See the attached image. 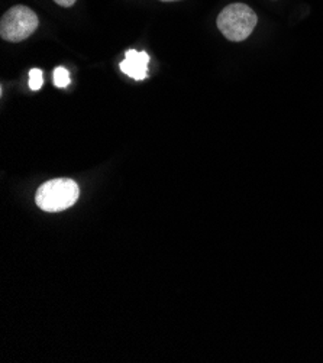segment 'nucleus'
Segmentation results:
<instances>
[{
	"instance_id": "nucleus-1",
	"label": "nucleus",
	"mask_w": 323,
	"mask_h": 363,
	"mask_svg": "<svg viewBox=\"0 0 323 363\" xmlns=\"http://www.w3.org/2000/svg\"><path fill=\"white\" fill-rule=\"evenodd\" d=\"M80 197V189L76 181L70 178H57L43 184L35 201L37 206L48 213L62 211L73 207Z\"/></svg>"
},
{
	"instance_id": "nucleus-2",
	"label": "nucleus",
	"mask_w": 323,
	"mask_h": 363,
	"mask_svg": "<svg viewBox=\"0 0 323 363\" xmlns=\"http://www.w3.org/2000/svg\"><path fill=\"white\" fill-rule=\"evenodd\" d=\"M257 22V13L248 5L232 4L219 13L217 25L226 40L241 43L253 33Z\"/></svg>"
},
{
	"instance_id": "nucleus-3",
	"label": "nucleus",
	"mask_w": 323,
	"mask_h": 363,
	"mask_svg": "<svg viewBox=\"0 0 323 363\" xmlns=\"http://www.w3.org/2000/svg\"><path fill=\"white\" fill-rule=\"evenodd\" d=\"M40 25L38 16L28 6L11 8L0 21V35L5 41L21 43L37 30Z\"/></svg>"
},
{
	"instance_id": "nucleus-4",
	"label": "nucleus",
	"mask_w": 323,
	"mask_h": 363,
	"mask_svg": "<svg viewBox=\"0 0 323 363\" xmlns=\"http://www.w3.org/2000/svg\"><path fill=\"white\" fill-rule=\"evenodd\" d=\"M150 55L143 51L129 50L125 55V60L121 62V69L128 77L141 82L148 76Z\"/></svg>"
},
{
	"instance_id": "nucleus-5",
	"label": "nucleus",
	"mask_w": 323,
	"mask_h": 363,
	"mask_svg": "<svg viewBox=\"0 0 323 363\" xmlns=\"http://www.w3.org/2000/svg\"><path fill=\"white\" fill-rule=\"evenodd\" d=\"M44 84V77H43V71L38 68H33L29 71V89L37 91L43 87Z\"/></svg>"
},
{
	"instance_id": "nucleus-6",
	"label": "nucleus",
	"mask_w": 323,
	"mask_h": 363,
	"mask_svg": "<svg viewBox=\"0 0 323 363\" xmlns=\"http://www.w3.org/2000/svg\"><path fill=\"white\" fill-rule=\"evenodd\" d=\"M54 84L58 89H64L70 84V74L64 67H58L54 71Z\"/></svg>"
},
{
	"instance_id": "nucleus-7",
	"label": "nucleus",
	"mask_w": 323,
	"mask_h": 363,
	"mask_svg": "<svg viewBox=\"0 0 323 363\" xmlns=\"http://www.w3.org/2000/svg\"><path fill=\"white\" fill-rule=\"evenodd\" d=\"M54 2L62 8H71L76 4V0H54Z\"/></svg>"
},
{
	"instance_id": "nucleus-8",
	"label": "nucleus",
	"mask_w": 323,
	"mask_h": 363,
	"mask_svg": "<svg viewBox=\"0 0 323 363\" xmlns=\"http://www.w3.org/2000/svg\"><path fill=\"white\" fill-rule=\"evenodd\" d=\"M160 2H177V0H160Z\"/></svg>"
}]
</instances>
